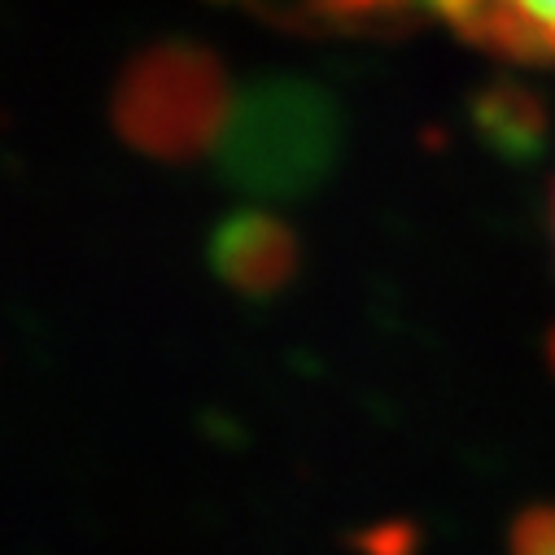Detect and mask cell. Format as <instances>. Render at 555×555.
<instances>
[{"mask_svg": "<svg viewBox=\"0 0 555 555\" xmlns=\"http://www.w3.org/2000/svg\"><path fill=\"white\" fill-rule=\"evenodd\" d=\"M350 5H425L468 40L512 57L555 62V0H350Z\"/></svg>", "mask_w": 555, "mask_h": 555, "instance_id": "obj_1", "label": "cell"}]
</instances>
